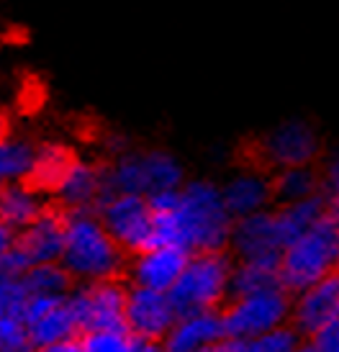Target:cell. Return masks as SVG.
I'll return each instance as SVG.
<instances>
[{"label": "cell", "instance_id": "obj_17", "mask_svg": "<svg viewBox=\"0 0 339 352\" xmlns=\"http://www.w3.org/2000/svg\"><path fill=\"white\" fill-rule=\"evenodd\" d=\"M339 319V278L331 275L327 280L293 294L291 301V327L300 337H314L324 327Z\"/></svg>", "mask_w": 339, "mask_h": 352}, {"label": "cell", "instance_id": "obj_31", "mask_svg": "<svg viewBox=\"0 0 339 352\" xmlns=\"http://www.w3.org/2000/svg\"><path fill=\"white\" fill-rule=\"evenodd\" d=\"M311 342L319 352H339V319L331 322L329 327H324L321 332L311 337Z\"/></svg>", "mask_w": 339, "mask_h": 352}, {"label": "cell", "instance_id": "obj_2", "mask_svg": "<svg viewBox=\"0 0 339 352\" xmlns=\"http://www.w3.org/2000/svg\"><path fill=\"white\" fill-rule=\"evenodd\" d=\"M129 254L113 242L96 211L65 214V247L59 265L75 285L121 280Z\"/></svg>", "mask_w": 339, "mask_h": 352}, {"label": "cell", "instance_id": "obj_3", "mask_svg": "<svg viewBox=\"0 0 339 352\" xmlns=\"http://www.w3.org/2000/svg\"><path fill=\"white\" fill-rule=\"evenodd\" d=\"M185 165L170 149H127L106 165L108 193H129L152 201L185 186Z\"/></svg>", "mask_w": 339, "mask_h": 352}, {"label": "cell", "instance_id": "obj_23", "mask_svg": "<svg viewBox=\"0 0 339 352\" xmlns=\"http://www.w3.org/2000/svg\"><path fill=\"white\" fill-rule=\"evenodd\" d=\"M281 285L278 263L272 260H234L232 296H250Z\"/></svg>", "mask_w": 339, "mask_h": 352}, {"label": "cell", "instance_id": "obj_11", "mask_svg": "<svg viewBox=\"0 0 339 352\" xmlns=\"http://www.w3.org/2000/svg\"><path fill=\"white\" fill-rule=\"evenodd\" d=\"M21 319L29 329L34 347L80 340L78 316L72 311L67 296H29L23 303Z\"/></svg>", "mask_w": 339, "mask_h": 352}, {"label": "cell", "instance_id": "obj_21", "mask_svg": "<svg viewBox=\"0 0 339 352\" xmlns=\"http://www.w3.org/2000/svg\"><path fill=\"white\" fill-rule=\"evenodd\" d=\"M36 144L39 142L16 131L0 139V188L29 183L36 160Z\"/></svg>", "mask_w": 339, "mask_h": 352}, {"label": "cell", "instance_id": "obj_37", "mask_svg": "<svg viewBox=\"0 0 339 352\" xmlns=\"http://www.w3.org/2000/svg\"><path fill=\"white\" fill-rule=\"evenodd\" d=\"M329 214H331V219L339 224V204H329Z\"/></svg>", "mask_w": 339, "mask_h": 352}, {"label": "cell", "instance_id": "obj_25", "mask_svg": "<svg viewBox=\"0 0 339 352\" xmlns=\"http://www.w3.org/2000/svg\"><path fill=\"white\" fill-rule=\"evenodd\" d=\"M21 283L29 296H69V291L75 288L72 278L59 263L34 265L21 275Z\"/></svg>", "mask_w": 339, "mask_h": 352}, {"label": "cell", "instance_id": "obj_20", "mask_svg": "<svg viewBox=\"0 0 339 352\" xmlns=\"http://www.w3.org/2000/svg\"><path fill=\"white\" fill-rule=\"evenodd\" d=\"M78 160V152L69 147L62 139H44L36 144V160H34V170H31V186L39 188L41 193L52 196V190L65 177L69 165Z\"/></svg>", "mask_w": 339, "mask_h": 352}, {"label": "cell", "instance_id": "obj_35", "mask_svg": "<svg viewBox=\"0 0 339 352\" xmlns=\"http://www.w3.org/2000/svg\"><path fill=\"white\" fill-rule=\"evenodd\" d=\"M6 134H10V121H8V113L0 108V139L6 137Z\"/></svg>", "mask_w": 339, "mask_h": 352}, {"label": "cell", "instance_id": "obj_38", "mask_svg": "<svg viewBox=\"0 0 339 352\" xmlns=\"http://www.w3.org/2000/svg\"><path fill=\"white\" fill-rule=\"evenodd\" d=\"M223 352H239V350H237V344L226 340V342H223Z\"/></svg>", "mask_w": 339, "mask_h": 352}, {"label": "cell", "instance_id": "obj_1", "mask_svg": "<svg viewBox=\"0 0 339 352\" xmlns=\"http://www.w3.org/2000/svg\"><path fill=\"white\" fill-rule=\"evenodd\" d=\"M149 204L155 211V245L183 247L190 254L223 252L229 247L234 219L216 180L190 177L180 190Z\"/></svg>", "mask_w": 339, "mask_h": 352}, {"label": "cell", "instance_id": "obj_24", "mask_svg": "<svg viewBox=\"0 0 339 352\" xmlns=\"http://www.w3.org/2000/svg\"><path fill=\"white\" fill-rule=\"evenodd\" d=\"M329 214V204L324 196L309 198V201H298V204H285L275 206V216H278V224L283 229L285 242L291 245L296 236H300L306 229L321 221L324 216Z\"/></svg>", "mask_w": 339, "mask_h": 352}, {"label": "cell", "instance_id": "obj_34", "mask_svg": "<svg viewBox=\"0 0 339 352\" xmlns=\"http://www.w3.org/2000/svg\"><path fill=\"white\" fill-rule=\"evenodd\" d=\"M131 352H165V347H162L160 340H139V337H134Z\"/></svg>", "mask_w": 339, "mask_h": 352}, {"label": "cell", "instance_id": "obj_12", "mask_svg": "<svg viewBox=\"0 0 339 352\" xmlns=\"http://www.w3.org/2000/svg\"><path fill=\"white\" fill-rule=\"evenodd\" d=\"M285 247H288V242H285L283 229L278 224L275 208H270L262 214L237 219L232 226L226 252L232 254L234 260H272V263H278Z\"/></svg>", "mask_w": 339, "mask_h": 352}, {"label": "cell", "instance_id": "obj_18", "mask_svg": "<svg viewBox=\"0 0 339 352\" xmlns=\"http://www.w3.org/2000/svg\"><path fill=\"white\" fill-rule=\"evenodd\" d=\"M221 342H226L221 311H204L177 316L162 340V347L165 352H204Z\"/></svg>", "mask_w": 339, "mask_h": 352}, {"label": "cell", "instance_id": "obj_22", "mask_svg": "<svg viewBox=\"0 0 339 352\" xmlns=\"http://www.w3.org/2000/svg\"><path fill=\"white\" fill-rule=\"evenodd\" d=\"M272 196L275 204H298V201H309V198L324 196L321 193V173L316 165L306 167H288V170H278L272 173Z\"/></svg>", "mask_w": 339, "mask_h": 352}, {"label": "cell", "instance_id": "obj_19", "mask_svg": "<svg viewBox=\"0 0 339 352\" xmlns=\"http://www.w3.org/2000/svg\"><path fill=\"white\" fill-rule=\"evenodd\" d=\"M49 208L47 193L31 183L0 188V221L19 234L21 229L31 226Z\"/></svg>", "mask_w": 339, "mask_h": 352}, {"label": "cell", "instance_id": "obj_16", "mask_svg": "<svg viewBox=\"0 0 339 352\" xmlns=\"http://www.w3.org/2000/svg\"><path fill=\"white\" fill-rule=\"evenodd\" d=\"M177 309H175L170 294L149 291V288H136L129 285L127 294V316L124 327L131 337L139 340H165V334L177 322Z\"/></svg>", "mask_w": 339, "mask_h": 352}, {"label": "cell", "instance_id": "obj_40", "mask_svg": "<svg viewBox=\"0 0 339 352\" xmlns=\"http://www.w3.org/2000/svg\"><path fill=\"white\" fill-rule=\"evenodd\" d=\"M337 278H339V265H337Z\"/></svg>", "mask_w": 339, "mask_h": 352}, {"label": "cell", "instance_id": "obj_6", "mask_svg": "<svg viewBox=\"0 0 339 352\" xmlns=\"http://www.w3.org/2000/svg\"><path fill=\"white\" fill-rule=\"evenodd\" d=\"M291 301L293 296L283 285L260 294L232 296L221 309L226 340L244 342L291 324Z\"/></svg>", "mask_w": 339, "mask_h": 352}, {"label": "cell", "instance_id": "obj_9", "mask_svg": "<svg viewBox=\"0 0 339 352\" xmlns=\"http://www.w3.org/2000/svg\"><path fill=\"white\" fill-rule=\"evenodd\" d=\"M62 247H65V214L49 206L34 224L16 234L13 252L6 257L3 270L6 275L21 278L34 265L59 263Z\"/></svg>", "mask_w": 339, "mask_h": 352}, {"label": "cell", "instance_id": "obj_4", "mask_svg": "<svg viewBox=\"0 0 339 352\" xmlns=\"http://www.w3.org/2000/svg\"><path fill=\"white\" fill-rule=\"evenodd\" d=\"M337 265L339 224L331 219V214H327L283 250L278 260L281 285L293 296L309 285L337 275Z\"/></svg>", "mask_w": 339, "mask_h": 352}, {"label": "cell", "instance_id": "obj_28", "mask_svg": "<svg viewBox=\"0 0 339 352\" xmlns=\"http://www.w3.org/2000/svg\"><path fill=\"white\" fill-rule=\"evenodd\" d=\"M34 342L21 316L0 319V352H34Z\"/></svg>", "mask_w": 339, "mask_h": 352}, {"label": "cell", "instance_id": "obj_5", "mask_svg": "<svg viewBox=\"0 0 339 352\" xmlns=\"http://www.w3.org/2000/svg\"><path fill=\"white\" fill-rule=\"evenodd\" d=\"M234 257L223 252H195L185 265L180 280L170 291L177 314L221 311L232 298Z\"/></svg>", "mask_w": 339, "mask_h": 352}, {"label": "cell", "instance_id": "obj_32", "mask_svg": "<svg viewBox=\"0 0 339 352\" xmlns=\"http://www.w3.org/2000/svg\"><path fill=\"white\" fill-rule=\"evenodd\" d=\"M13 245H16V232L0 221V275H6L3 263H6V257L13 252Z\"/></svg>", "mask_w": 339, "mask_h": 352}, {"label": "cell", "instance_id": "obj_13", "mask_svg": "<svg viewBox=\"0 0 339 352\" xmlns=\"http://www.w3.org/2000/svg\"><path fill=\"white\" fill-rule=\"evenodd\" d=\"M190 260V252L175 245H152L129 257L127 263V285L149 288L160 294H170L175 283L180 280L185 265Z\"/></svg>", "mask_w": 339, "mask_h": 352}, {"label": "cell", "instance_id": "obj_15", "mask_svg": "<svg viewBox=\"0 0 339 352\" xmlns=\"http://www.w3.org/2000/svg\"><path fill=\"white\" fill-rule=\"evenodd\" d=\"M221 186V196L226 204V211L232 219H244V216H254L262 211L275 208V196H272V173L257 162L237 167L232 175L226 177Z\"/></svg>", "mask_w": 339, "mask_h": 352}, {"label": "cell", "instance_id": "obj_27", "mask_svg": "<svg viewBox=\"0 0 339 352\" xmlns=\"http://www.w3.org/2000/svg\"><path fill=\"white\" fill-rule=\"evenodd\" d=\"M83 352H131L134 337L127 329H108V332H90L80 337Z\"/></svg>", "mask_w": 339, "mask_h": 352}, {"label": "cell", "instance_id": "obj_14", "mask_svg": "<svg viewBox=\"0 0 339 352\" xmlns=\"http://www.w3.org/2000/svg\"><path fill=\"white\" fill-rule=\"evenodd\" d=\"M108 196L106 186V165L96 160L80 157L69 165L65 177L52 190V198L62 214H75V211H96L100 201Z\"/></svg>", "mask_w": 339, "mask_h": 352}, {"label": "cell", "instance_id": "obj_39", "mask_svg": "<svg viewBox=\"0 0 339 352\" xmlns=\"http://www.w3.org/2000/svg\"><path fill=\"white\" fill-rule=\"evenodd\" d=\"M204 352H223V342L216 344V347H208V350H204Z\"/></svg>", "mask_w": 339, "mask_h": 352}, {"label": "cell", "instance_id": "obj_8", "mask_svg": "<svg viewBox=\"0 0 339 352\" xmlns=\"http://www.w3.org/2000/svg\"><path fill=\"white\" fill-rule=\"evenodd\" d=\"M96 214L108 234L113 236V242L129 257L155 245V211L146 198L108 193L96 208Z\"/></svg>", "mask_w": 339, "mask_h": 352}, {"label": "cell", "instance_id": "obj_7", "mask_svg": "<svg viewBox=\"0 0 339 352\" xmlns=\"http://www.w3.org/2000/svg\"><path fill=\"white\" fill-rule=\"evenodd\" d=\"M254 162L267 173L288 170V167L316 165L321 157V137L316 126L303 118H288L267 129L254 142Z\"/></svg>", "mask_w": 339, "mask_h": 352}, {"label": "cell", "instance_id": "obj_26", "mask_svg": "<svg viewBox=\"0 0 339 352\" xmlns=\"http://www.w3.org/2000/svg\"><path fill=\"white\" fill-rule=\"evenodd\" d=\"M300 337L291 324H285L281 329L254 337V340H244V342H234L239 352H293L300 344ZM232 342V340H229Z\"/></svg>", "mask_w": 339, "mask_h": 352}, {"label": "cell", "instance_id": "obj_33", "mask_svg": "<svg viewBox=\"0 0 339 352\" xmlns=\"http://www.w3.org/2000/svg\"><path fill=\"white\" fill-rule=\"evenodd\" d=\"M34 352H83V344H80V340H69V342H62V344H49V347H36Z\"/></svg>", "mask_w": 339, "mask_h": 352}, {"label": "cell", "instance_id": "obj_29", "mask_svg": "<svg viewBox=\"0 0 339 352\" xmlns=\"http://www.w3.org/2000/svg\"><path fill=\"white\" fill-rule=\"evenodd\" d=\"M29 294L16 275H0V319L3 316H21Z\"/></svg>", "mask_w": 339, "mask_h": 352}, {"label": "cell", "instance_id": "obj_36", "mask_svg": "<svg viewBox=\"0 0 339 352\" xmlns=\"http://www.w3.org/2000/svg\"><path fill=\"white\" fill-rule=\"evenodd\" d=\"M293 352H319V350L314 347V342H311V340H300V344Z\"/></svg>", "mask_w": 339, "mask_h": 352}, {"label": "cell", "instance_id": "obj_30", "mask_svg": "<svg viewBox=\"0 0 339 352\" xmlns=\"http://www.w3.org/2000/svg\"><path fill=\"white\" fill-rule=\"evenodd\" d=\"M321 173V193L327 198V204H339V149H334L327 160Z\"/></svg>", "mask_w": 339, "mask_h": 352}, {"label": "cell", "instance_id": "obj_10", "mask_svg": "<svg viewBox=\"0 0 339 352\" xmlns=\"http://www.w3.org/2000/svg\"><path fill=\"white\" fill-rule=\"evenodd\" d=\"M127 294L124 280H103V283H83L69 291V306L78 316L80 337L90 332L127 329Z\"/></svg>", "mask_w": 339, "mask_h": 352}]
</instances>
